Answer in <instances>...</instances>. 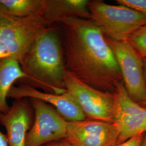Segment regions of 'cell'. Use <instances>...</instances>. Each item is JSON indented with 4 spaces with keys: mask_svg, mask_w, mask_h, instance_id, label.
<instances>
[{
    "mask_svg": "<svg viewBox=\"0 0 146 146\" xmlns=\"http://www.w3.org/2000/svg\"><path fill=\"white\" fill-rule=\"evenodd\" d=\"M58 23L66 71L94 88L114 94L123 78L102 31L88 19L68 17Z\"/></svg>",
    "mask_w": 146,
    "mask_h": 146,
    "instance_id": "cell-1",
    "label": "cell"
},
{
    "mask_svg": "<svg viewBox=\"0 0 146 146\" xmlns=\"http://www.w3.org/2000/svg\"><path fill=\"white\" fill-rule=\"evenodd\" d=\"M26 78L19 81L44 92L61 94L67 92L66 73L60 34L49 27L38 38L20 63Z\"/></svg>",
    "mask_w": 146,
    "mask_h": 146,
    "instance_id": "cell-2",
    "label": "cell"
},
{
    "mask_svg": "<svg viewBox=\"0 0 146 146\" xmlns=\"http://www.w3.org/2000/svg\"><path fill=\"white\" fill-rule=\"evenodd\" d=\"M90 20L105 36L119 41H127L131 35L146 25L141 13L124 5L107 4L104 1H89Z\"/></svg>",
    "mask_w": 146,
    "mask_h": 146,
    "instance_id": "cell-3",
    "label": "cell"
},
{
    "mask_svg": "<svg viewBox=\"0 0 146 146\" xmlns=\"http://www.w3.org/2000/svg\"><path fill=\"white\" fill-rule=\"evenodd\" d=\"M47 28L40 14L16 17L2 13L0 42L9 50L11 58L20 64Z\"/></svg>",
    "mask_w": 146,
    "mask_h": 146,
    "instance_id": "cell-4",
    "label": "cell"
},
{
    "mask_svg": "<svg viewBox=\"0 0 146 146\" xmlns=\"http://www.w3.org/2000/svg\"><path fill=\"white\" fill-rule=\"evenodd\" d=\"M105 38L119 65L127 93L143 106L146 102L143 58L127 41H116L106 36Z\"/></svg>",
    "mask_w": 146,
    "mask_h": 146,
    "instance_id": "cell-5",
    "label": "cell"
},
{
    "mask_svg": "<svg viewBox=\"0 0 146 146\" xmlns=\"http://www.w3.org/2000/svg\"><path fill=\"white\" fill-rule=\"evenodd\" d=\"M64 83L66 90L77 100L87 119L113 123L114 94L94 88L67 71Z\"/></svg>",
    "mask_w": 146,
    "mask_h": 146,
    "instance_id": "cell-6",
    "label": "cell"
},
{
    "mask_svg": "<svg viewBox=\"0 0 146 146\" xmlns=\"http://www.w3.org/2000/svg\"><path fill=\"white\" fill-rule=\"evenodd\" d=\"M34 110V121L28 131L26 146H43L66 137L67 121L50 104L29 99Z\"/></svg>",
    "mask_w": 146,
    "mask_h": 146,
    "instance_id": "cell-7",
    "label": "cell"
},
{
    "mask_svg": "<svg viewBox=\"0 0 146 146\" xmlns=\"http://www.w3.org/2000/svg\"><path fill=\"white\" fill-rule=\"evenodd\" d=\"M114 96L113 123L120 133L118 140L119 145L146 133V108L131 99L123 81L117 85Z\"/></svg>",
    "mask_w": 146,
    "mask_h": 146,
    "instance_id": "cell-8",
    "label": "cell"
},
{
    "mask_svg": "<svg viewBox=\"0 0 146 146\" xmlns=\"http://www.w3.org/2000/svg\"><path fill=\"white\" fill-rule=\"evenodd\" d=\"M64 139L74 146H116L120 133L114 123L100 120L68 122Z\"/></svg>",
    "mask_w": 146,
    "mask_h": 146,
    "instance_id": "cell-9",
    "label": "cell"
},
{
    "mask_svg": "<svg viewBox=\"0 0 146 146\" xmlns=\"http://www.w3.org/2000/svg\"><path fill=\"white\" fill-rule=\"evenodd\" d=\"M8 97L15 99L32 98L42 100L52 106L63 118L68 122L82 121L87 119L77 100L67 90L61 94L47 93L21 84L18 87L13 86Z\"/></svg>",
    "mask_w": 146,
    "mask_h": 146,
    "instance_id": "cell-10",
    "label": "cell"
},
{
    "mask_svg": "<svg viewBox=\"0 0 146 146\" xmlns=\"http://www.w3.org/2000/svg\"><path fill=\"white\" fill-rule=\"evenodd\" d=\"M34 121V110L27 98L15 99L6 114H0V124L7 131L8 146H26Z\"/></svg>",
    "mask_w": 146,
    "mask_h": 146,
    "instance_id": "cell-11",
    "label": "cell"
},
{
    "mask_svg": "<svg viewBox=\"0 0 146 146\" xmlns=\"http://www.w3.org/2000/svg\"><path fill=\"white\" fill-rule=\"evenodd\" d=\"M88 0H44L42 16L48 27L64 18L90 19Z\"/></svg>",
    "mask_w": 146,
    "mask_h": 146,
    "instance_id": "cell-12",
    "label": "cell"
},
{
    "mask_svg": "<svg viewBox=\"0 0 146 146\" xmlns=\"http://www.w3.org/2000/svg\"><path fill=\"white\" fill-rule=\"evenodd\" d=\"M25 78L17 61L11 58L0 59V114H6L11 108L7 99L13 84Z\"/></svg>",
    "mask_w": 146,
    "mask_h": 146,
    "instance_id": "cell-13",
    "label": "cell"
},
{
    "mask_svg": "<svg viewBox=\"0 0 146 146\" xmlns=\"http://www.w3.org/2000/svg\"><path fill=\"white\" fill-rule=\"evenodd\" d=\"M44 0H0V12L16 17L42 15Z\"/></svg>",
    "mask_w": 146,
    "mask_h": 146,
    "instance_id": "cell-14",
    "label": "cell"
},
{
    "mask_svg": "<svg viewBox=\"0 0 146 146\" xmlns=\"http://www.w3.org/2000/svg\"><path fill=\"white\" fill-rule=\"evenodd\" d=\"M127 41L141 58H146V25L133 33Z\"/></svg>",
    "mask_w": 146,
    "mask_h": 146,
    "instance_id": "cell-15",
    "label": "cell"
},
{
    "mask_svg": "<svg viewBox=\"0 0 146 146\" xmlns=\"http://www.w3.org/2000/svg\"><path fill=\"white\" fill-rule=\"evenodd\" d=\"M120 5L129 7L141 13L146 18V0H116Z\"/></svg>",
    "mask_w": 146,
    "mask_h": 146,
    "instance_id": "cell-16",
    "label": "cell"
},
{
    "mask_svg": "<svg viewBox=\"0 0 146 146\" xmlns=\"http://www.w3.org/2000/svg\"><path fill=\"white\" fill-rule=\"evenodd\" d=\"M144 134L145 133L136 136L116 146H141Z\"/></svg>",
    "mask_w": 146,
    "mask_h": 146,
    "instance_id": "cell-17",
    "label": "cell"
},
{
    "mask_svg": "<svg viewBox=\"0 0 146 146\" xmlns=\"http://www.w3.org/2000/svg\"><path fill=\"white\" fill-rule=\"evenodd\" d=\"M5 58H11V55L7 47L0 42V59Z\"/></svg>",
    "mask_w": 146,
    "mask_h": 146,
    "instance_id": "cell-18",
    "label": "cell"
},
{
    "mask_svg": "<svg viewBox=\"0 0 146 146\" xmlns=\"http://www.w3.org/2000/svg\"><path fill=\"white\" fill-rule=\"evenodd\" d=\"M47 146H74L66 140L65 139H62L58 141L52 142L46 145Z\"/></svg>",
    "mask_w": 146,
    "mask_h": 146,
    "instance_id": "cell-19",
    "label": "cell"
},
{
    "mask_svg": "<svg viewBox=\"0 0 146 146\" xmlns=\"http://www.w3.org/2000/svg\"><path fill=\"white\" fill-rule=\"evenodd\" d=\"M0 146H8L7 137L5 134H4L0 131Z\"/></svg>",
    "mask_w": 146,
    "mask_h": 146,
    "instance_id": "cell-20",
    "label": "cell"
},
{
    "mask_svg": "<svg viewBox=\"0 0 146 146\" xmlns=\"http://www.w3.org/2000/svg\"><path fill=\"white\" fill-rule=\"evenodd\" d=\"M143 63H144V74H145V78L146 86V58H143ZM143 107L146 108V103L143 106Z\"/></svg>",
    "mask_w": 146,
    "mask_h": 146,
    "instance_id": "cell-21",
    "label": "cell"
},
{
    "mask_svg": "<svg viewBox=\"0 0 146 146\" xmlns=\"http://www.w3.org/2000/svg\"><path fill=\"white\" fill-rule=\"evenodd\" d=\"M141 146H146V133H145V134H144V136H143V141L142 142Z\"/></svg>",
    "mask_w": 146,
    "mask_h": 146,
    "instance_id": "cell-22",
    "label": "cell"
},
{
    "mask_svg": "<svg viewBox=\"0 0 146 146\" xmlns=\"http://www.w3.org/2000/svg\"><path fill=\"white\" fill-rule=\"evenodd\" d=\"M1 15H2V13L0 12V20H1Z\"/></svg>",
    "mask_w": 146,
    "mask_h": 146,
    "instance_id": "cell-23",
    "label": "cell"
},
{
    "mask_svg": "<svg viewBox=\"0 0 146 146\" xmlns=\"http://www.w3.org/2000/svg\"><path fill=\"white\" fill-rule=\"evenodd\" d=\"M46 146V145H45V146Z\"/></svg>",
    "mask_w": 146,
    "mask_h": 146,
    "instance_id": "cell-24",
    "label": "cell"
}]
</instances>
